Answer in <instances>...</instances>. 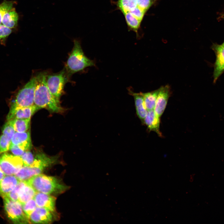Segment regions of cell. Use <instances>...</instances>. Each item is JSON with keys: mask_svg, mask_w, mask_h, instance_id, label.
<instances>
[{"mask_svg": "<svg viewBox=\"0 0 224 224\" xmlns=\"http://www.w3.org/2000/svg\"><path fill=\"white\" fill-rule=\"evenodd\" d=\"M47 76L46 72H41L35 76L34 105L39 110L44 108L52 112H61L63 109L59 101L52 95L47 85Z\"/></svg>", "mask_w": 224, "mask_h": 224, "instance_id": "1", "label": "cell"}, {"mask_svg": "<svg viewBox=\"0 0 224 224\" xmlns=\"http://www.w3.org/2000/svg\"><path fill=\"white\" fill-rule=\"evenodd\" d=\"M160 117L156 113L154 110L148 111L143 123L149 131L155 132L160 137L162 136L160 130Z\"/></svg>", "mask_w": 224, "mask_h": 224, "instance_id": "15", "label": "cell"}, {"mask_svg": "<svg viewBox=\"0 0 224 224\" xmlns=\"http://www.w3.org/2000/svg\"><path fill=\"white\" fill-rule=\"evenodd\" d=\"M125 20L129 28L136 32L139 28L141 21L133 16L130 12L124 14Z\"/></svg>", "mask_w": 224, "mask_h": 224, "instance_id": "23", "label": "cell"}, {"mask_svg": "<svg viewBox=\"0 0 224 224\" xmlns=\"http://www.w3.org/2000/svg\"><path fill=\"white\" fill-rule=\"evenodd\" d=\"M25 183L24 181H20L15 188L5 197L14 201H18L20 190Z\"/></svg>", "mask_w": 224, "mask_h": 224, "instance_id": "28", "label": "cell"}, {"mask_svg": "<svg viewBox=\"0 0 224 224\" xmlns=\"http://www.w3.org/2000/svg\"><path fill=\"white\" fill-rule=\"evenodd\" d=\"M223 18L224 19V14H223Z\"/></svg>", "mask_w": 224, "mask_h": 224, "instance_id": "36", "label": "cell"}, {"mask_svg": "<svg viewBox=\"0 0 224 224\" xmlns=\"http://www.w3.org/2000/svg\"><path fill=\"white\" fill-rule=\"evenodd\" d=\"M38 207L45 208L51 212L55 210V198L49 194L36 192L34 198Z\"/></svg>", "mask_w": 224, "mask_h": 224, "instance_id": "13", "label": "cell"}, {"mask_svg": "<svg viewBox=\"0 0 224 224\" xmlns=\"http://www.w3.org/2000/svg\"><path fill=\"white\" fill-rule=\"evenodd\" d=\"M23 166L20 156L6 153L0 156V169L5 175H14Z\"/></svg>", "mask_w": 224, "mask_h": 224, "instance_id": "7", "label": "cell"}, {"mask_svg": "<svg viewBox=\"0 0 224 224\" xmlns=\"http://www.w3.org/2000/svg\"><path fill=\"white\" fill-rule=\"evenodd\" d=\"M73 43V48L65 66V69L69 77L87 67L95 65L94 61L89 59L84 54L79 40L74 39Z\"/></svg>", "mask_w": 224, "mask_h": 224, "instance_id": "2", "label": "cell"}, {"mask_svg": "<svg viewBox=\"0 0 224 224\" xmlns=\"http://www.w3.org/2000/svg\"><path fill=\"white\" fill-rule=\"evenodd\" d=\"M14 145L18 146L25 151H29L32 147L30 131L15 132L11 139L10 147Z\"/></svg>", "mask_w": 224, "mask_h": 224, "instance_id": "10", "label": "cell"}, {"mask_svg": "<svg viewBox=\"0 0 224 224\" xmlns=\"http://www.w3.org/2000/svg\"><path fill=\"white\" fill-rule=\"evenodd\" d=\"M159 89L154 110L157 115L160 117L166 108L170 95V89L169 85L162 86Z\"/></svg>", "mask_w": 224, "mask_h": 224, "instance_id": "9", "label": "cell"}, {"mask_svg": "<svg viewBox=\"0 0 224 224\" xmlns=\"http://www.w3.org/2000/svg\"><path fill=\"white\" fill-rule=\"evenodd\" d=\"M25 183L20 190L18 200L22 205L33 198L36 193L32 187Z\"/></svg>", "mask_w": 224, "mask_h": 224, "instance_id": "19", "label": "cell"}, {"mask_svg": "<svg viewBox=\"0 0 224 224\" xmlns=\"http://www.w3.org/2000/svg\"><path fill=\"white\" fill-rule=\"evenodd\" d=\"M22 207L25 213L29 219L30 216L37 206L33 198L25 203Z\"/></svg>", "mask_w": 224, "mask_h": 224, "instance_id": "25", "label": "cell"}, {"mask_svg": "<svg viewBox=\"0 0 224 224\" xmlns=\"http://www.w3.org/2000/svg\"><path fill=\"white\" fill-rule=\"evenodd\" d=\"M30 118L15 119L9 121L16 132H24L28 131L30 124Z\"/></svg>", "mask_w": 224, "mask_h": 224, "instance_id": "21", "label": "cell"}, {"mask_svg": "<svg viewBox=\"0 0 224 224\" xmlns=\"http://www.w3.org/2000/svg\"><path fill=\"white\" fill-rule=\"evenodd\" d=\"M137 6L146 12L152 5V0H136Z\"/></svg>", "mask_w": 224, "mask_h": 224, "instance_id": "31", "label": "cell"}, {"mask_svg": "<svg viewBox=\"0 0 224 224\" xmlns=\"http://www.w3.org/2000/svg\"><path fill=\"white\" fill-rule=\"evenodd\" d=\"M117 5L123 14L129 12L137 6L136 0H119Z\"/></svg>", "mask_w": 224, "mask_h": 224, "instance_id": "22", "label": "cell"}, {"mask_svg": "<svg viewBox=\"0 0 224 224\" xmlns=\"http://www.w3.org/2000/svg\"><path fill=\"white\" fill-rule=\"evenodd\" d=\"M159 90V88L151 92L142 93L144 104L147 111L154 109Z\"/></svg>", "mask_w": 224, "mask_h": 224, "instance_id": "20", "label": "cell"}, {"mask_svg": "<svg viewBox=\"0 0 224 224\" xmlns=\"http://www.w3.org/2000/svg\"><path fill=\"white\" fill-rule=\"evenodd\" d=\"M15 132L13 126L9 121H7L3 125L2 129V134L11 140Z\"/></svg>", "mask_w": 224, "mask_h": 224, "instance_id": "27", "label": "cell"}, {"mask_svg": "<svg viewBox=\"0 0 224 224\" xmlns=\"http://www.w3.org/2000/svg\"><path fill=\"white\" fill-rule=\"evenodd\" d=\"M24 182L36 192L49 194L60 193L67 189V186L56 178L40 174L34 175Z\"/></svg>", "mask_w": 224, "mask_h": 224, "instance_id": "3", "label": "cell"}, {"mask_svg": "<svg viewBox=\"0 0 224 224\" xmlns=\"http://www.w3.org/2000/svg\"><path fill=\"white\" fill-rule=\"evenodd\" d=\"M5 175L0 169V180L4 177Z\"/></svg>", "mask_w": 224, "mask_h": 224, "instance_id": "34", "label": "cell"}, {"mask_svg": "<svg viewBox=\"0 0 224 224\" xmlns=\"http://www.w3.org/2000/svg\"><path fill=\"white\" fill-rule=\"evenodd\" d=\"M212 48L216 56L213 73L214 82H215L224 71V47L222 45L215 44Z\"/></svg>", "mask_w": 224, "mask_h": 224, "instance_id": "11", "label": "cell"}, {"mask_svg": "<svg viewBox=\"0 0 224 224\" xmlns=\"http://www.w3.org/2000/svg\"><path fill=\"white\" fill-rule=\"evenodd\" d=\"M128 90L130 94L132 95L134 98L137 115L142 123H143L148 111L144 104L142 93H134L129 89Z\"/></svg>", "mask_w": 224, "mask_h": 224, "instance_id": "16", "label": "cell"}, {"mask_svg": "<svg viewBox=\"0 0 224 224\" xmlns=\"http://www.w3.org/2000/svg\"><path fill=\"white\" fill-rule=\"evenodd\" d=\"M9 150L15 156H21L25 151L17 146H12L9 147Z\"/></svg>", "mask_w": 224, "mask_h": 224, "instance_id": "33", "label": "cell"}, {"mask_svg": "<svg viewBox=\"0 0 224 224\" xmlns=\"http://www.w3.org/2000/svg\"><path fill=\"white\" fill-rule=\"evenodd\" d=\"M19 16L15 8L13 7L6 12L3 16L2 23L11 29L17 27Z\"/></svg>", "mask_w": 224, "mask_h": 224, "instance_id": "18", "label": "cell"}, {"mask_svg": "<svg viewBox=\"0 0 224 224\" xmlns=\"http://www.w3.org/2000/svg\"><path fill=\"white\" fill-rule=\"evenodd\" d=\"M129 12L141 21L142 20L144 14L146 12L138 6Z\"/></svg>", "mask_w": 224, "mask_h": 224, "instance_id": "32", "label": "cell"}, {"mask_svg": "<svg viewBox=\"0 0 224 224\" xmlns=\"http://www.w3.org/2000/svg\"><path fill=\"white\" fill-rule=\"evenodd\" d=\"M11 140L3 134L0 136V154L9 150Z\"/></svg>", "mask_w": 224, "mask_h": 224, "instance_id": "29", "label": "cell"}, {"mask_svg": "<svg viewBox=\"0 0 224 224\" xmlns=\"http://www.w3.org/2000/svg\"><path fill=\"white\" fill-rule=\"evenodd\" d=\"M43 171L40 168L23 166L14 175L20 181H25L34 175L40 174Z\"/></svg>", "mask_w": 224, "mask_h": 224, "instance_id": "17", "label": "cell"}, {"mask_svg": "<svg viewBox=\"0 0 224 224\" xmlns=\"http://www.w3.org/2000/svg\"><path fill=\"white\" fill-rule=\"evenodd\" d=\"M38 110V108L34 105L27 107H11L7 116V120L10 121L15 119L30 118L31 116Z\"/></svg>", "mask_w": 224, "mask_h": 224, "instance_id": "8", "label": "cell"}, {"mask_svg": "<svg viewBox=\"0 0 224 224\" xmlns=\"http://www.w3.org/2000/svg\"><path fill=\"white\" fill-rule=\"evenodd\" d=\"M15 3L14 1L4 0L0 4V24L2 23V20L3 15L13 7Z\"/></svg>", "mask_w": 224, "mask_h": 224, "instance_id": "24", "label": "cell"}, {"mask_svg": "<svg viewBox=\"0 0 224 224\" xmlns=\"http://www.w3.org/2000/svg\"><path fill=\"white\" fill-rule=\"evenodd\" d=\"M3 198L4 209L8 218L15 223H28L29 219L25 213L22 205L18 201L7 197Z\"/></svg>", "mask_w": 224, "mask_h": 224, "instance_id": "5", "label": "cell"}, {"mask_svg": "<svg viewBox=\"0 0 224 224\" xmlns=\"http://www.w3.org/2000/svg\"><path fill=\"white\" fill-rule=\"evenodd\" d=\"M68 77L65 69L57 73L47 76L46 82L48 87L52 95L58 101H59Z\"/></svg>", "mask_w": 224, "mask_h": 224, "instance_id": "6", "label": "cell"}, {"mask_svg": "<svg viewBox=\"0 0 224 224\" xmlns=\"http://www.w3.org/2000/svg\"><path fill=\"white\" fill-rule=\"evenodd\" d=\"M21 157L25 166L31 165L34 160V156L29 150L25 152Z\"/></svg>", "mask_w": 224, "mask_h": 224, "instance_id": "30", "label": "cell"}, {"mask_svg": "<svg viewBox=\"0 0 224 224\" xmlns=\"http://www.w3.org/2000/svg\"><path fill=\"white\" fill-rule=\"evenodd\" d=\"M36 77H32L18 92L12 103L11 107H27L34 105Z\"/></svg>", "mask_w": 224, "mask_h": 224, "instance_id": "4", "label": "cell"}, {"mask_svg": "<svg viewBox=\"0 0 224 224\" xmlns=\"http://www.w3.org/2000/svg\"><path fill=\"white\" fill-rule=\"evenodd\" d=\"M12 31L11 29L3 24H0V43L1 44H5L6 40Z\"/></svg>", "mask_w": 224, "mask_h": 224, "instance_id": "26", "label": "cell"}, {"mask_svg": "<svg viewBox=\"0 0 224 224\" xmlns=\"http://www.w3.org/2000/svg\"><path fill=\"white\" fill-rule=\"evenodd\" d=\"M51 212L47 209L37 207L29 217V219L34 223H48L52 222Z\"/></svg>", "mask_w": 224, "mask_h": 224, "instance_id": "12", "label": "cell"}, {"mask_svg": "<svg viewBox=\"0 0 224 224\" xmlns=\"http://www.w3.org/2000/svg\"><path fill=\"white\" fill-rule=\"evenodd\" d=\"M222 45L224 47V42L223 43V44H222Z\"/></svg>", "mask_w": 224, "mask_h": 224, "instance_id": "35", "label": "cell"}, {"mask_svg": "<svg viewBox=\"0 0 224 224\" xmlns=\"http://www.w3.org/2000/svg\"><path fill=\"white\" fill-rule=\"evenodd\" d=\"M20 180L15 175H6L0 180V195L7 196L16 186Z\"/></svg>", "mask_w": 224, "mask_h": 224, "instance_id": "14", "label": "cell"}]
</instances>
